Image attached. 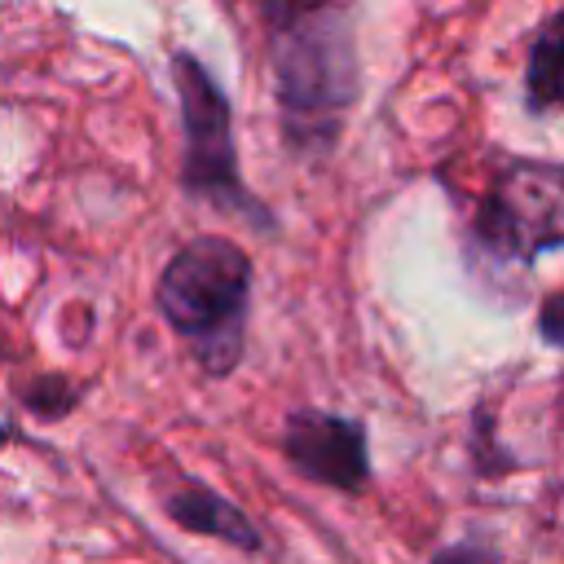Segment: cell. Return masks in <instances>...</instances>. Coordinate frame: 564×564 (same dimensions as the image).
<instances>
[{"instance_id":"30bf717a","label":"cell","mask_w":564,"mask_h":564,"mask_svg":"<svg viewBox=\"0 0 564 564\" xmlns=\"http://www.w3.org/2000/svg\"><path fill=\"white\" fill-rule=\"evenodd\" d=\"M427 564H502L485 542H454V546H441Z\"/></svg>"},{"instance_id":"8992f818","label":"cell","mask_w":564,"mask_h":564,"mask_svg":"<svg viewBox=\"0 0 564 564\" xmlns=\"http://www.w3.org/2000/svg\"><path fill=\"white\" fill-rule=\"evenodd\" d=\"M159 502H163L167 520L176 529H185V533L216 538V542H229L238 551H260L264 546V538L251 524V516L238 502H229L216 489H207L203 480H176L172 489L159 494Z\"/></svg>"},{"instance_id":"8fae6325","label":"cell","mask_w":564,"mask_h":564,"mask_svg":"<svg viewBox=\"0 0 564 564\" xmlns=\"http://www.w3.org/2000/svg\"><path fill=\"white\" fill-rule=\"evenodd\" d=\"M9 441H13V427H9V423H4V419H0V449H4V445H9Z\"/></svg>"},{"instance_id":"7a4b0ae2","label":"cell","mask_w":564,"mask_h":564,"mask_svg":"<svg viewBox=\"0 0 564 564\" xmlns=\"http://www.w3.org/2000/svg\"><path fill=\"white\" fill-rule=\"evenodd\" d=\"M154 300L207 379L238 370L251 313V256L234 238L198 234L176 247L159 273Z\"/></svg>"},{"instance_id":"6da1fadb","label":"cell","mask_w":564,"mask_h":564,"mask_svg":"<svg viewBox=\"0 0 564 564\" xmlns=\"http://www.w3.org/2000/svg\"><path fill=\"white\" fill-rule=\"evenodd\" d=\"M264 53L273 66V106L282 150L317 163L335 154L361 97V62L348 4L269 0L260 9Z\"/></svg>"},{"instance_id":"ba28073f","label":"cell","mask_w":564,"mask_h":564,"mask_svg":"<svg viewBox=\"0 0 564 564\" xmlns=\"http://www.w3.org/2000/svg\"><path fill=\"white\" fill-rule=\"evenodd\" d=\"M18 397H22V405L31 410V414H40V419H66L75 405H79V388L66 379V375H40V379H26L22 388H18Z\"/></svg>"},{"instance_id":"9c48e42d","label":"cell","mask_w":564,"mask_h":564,"mask_svg":"<svg viewBox=\"0 0 564 564\" xmlns=\"http://www.w3.org/2000/svg\"><path fill=\"white\" fill-rule=\"evenodd\" d=\"M538 335L564 352V286L560 291H546V300L538 304Z\"/></svg>"},{"instance_id":"277c9868","label":"cell","mask_w":564,"mask_h":564,"mask_svg":"<svg viewBox=\"0 0 564 564\" xmlns=\"http://www.w3.org/2000/svg\"><path fill=\"white\" fill-rule=\"evenodd\" d=\"M471 242L498 260L529 269L564 247V163L511 159L476 198Z\"/></svg>"},{"instance_id":"3957f363","label":"cell","mask_w":564,"mask_h":564,"mask_svg":"<svg viewBox=\"0 0 564 564\" xmlns=\"http://www.w3.org/2000/svg\"><path fill=\"white\" fill-rule=\"evenodd\" d=\"M172 84H176L181 132H185L181 189L189 198H203V203H216L225 212L247 216L256 229H273L269 207L242 185L229 93L216 84V75L189 48H176L172 53Z\"/></svg>"},{"instance_id":"5b68a950","label":"cell","mask_w":564,"mask_h":564,"mask_svg":"<svg viewBox=\"0 0 564 564\" xmlns=\"http://www.w3.org/2000/svg\"><path fill=\"white\" fill-rule=\"evenodd\" d=\"M282 458L308 485L357 494L370 480V432L352 414L291 410L282 423Z\"/></svg>"},{"instance_id":"52a82bcc","label":"cell","mask_w":564,"mask_h":564,"mask_svg":"<svg viewBox=\"0 0 564 564\" xmlns=\"http://www.w3.org/2000/svg\"><path fill=\"white\" fill-rule=\"evenodd\" d=\"M524 106L529 115H551L564 110V9L538 22L529 40V62H524Z\"/></svg>"}]
</instances>
